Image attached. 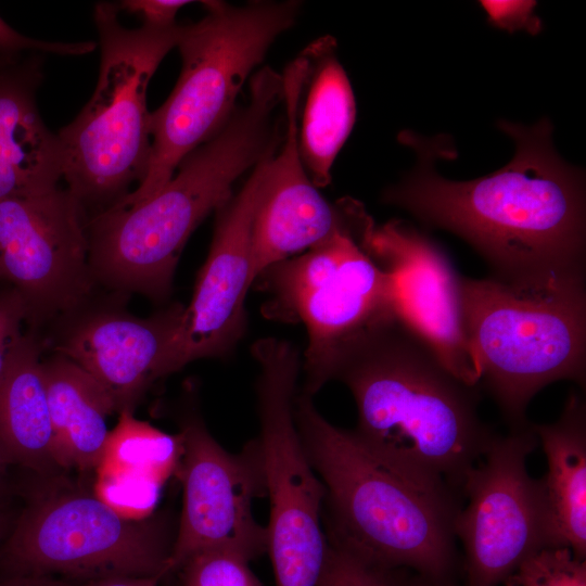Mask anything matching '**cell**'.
<instances>
[{
  "instance_id": "6da1fadb",
  "label": "cell",
  "mask_w": 586,
  "mask_h": 586,
  "mask_svg": "<svg viewBox=\"0 0 586 586\" xmlns=\"http://www.w3.org/2000/svg\"><path fill=\"white\" fill-rule=\"evenodd\" d=\"M499 128L515 143L505 167L469 181L447 180L419 148L417 169L388 188L384 202L467 241L501 281L585 273L582 171L556 153L548 119L531 127L501 120Z\"/></svg>"
},
{
  "instance_id": "7a4b0ae2",
  "label": "cell",
  "mask_w": 586,
  "mask_h": 586,
  "mask_svg": "<svg viewBox=\"0 0 586 586\" xmlns=\"http://www.w3.org/2000/svg\"><path fill=\"white\" fill-rule=\"evenodd\" d=\"M357 408L355 440L381 462L459 497L495 434L477 412L479 393L393 317L352 343L332 380Z\"/></svg>"
},
{
  "instance_id": "3957f363",
  "label": "cell",
  "mask_w": 586,
  "mask_h": 586,
  "mask_svg": "<svg viewBox=\"0 0 586 586\" xmlns=\"http://www.w3.org/2000/svg\"><path fill=\"white\" fill-rule=\"evenodd\" d=\"M250 82L246 102L156 193L132 205H111L87 221L93 279L154 300L169 294L191 233L232 198L234 181L281 142L273 115L283 100L282 76L266 66Z\"/></svg>"
},
{
  "instance_id": "277c9868",
  "label": "cell",
  "mask_w": 586,
  "mask_h": 586,
  "mask_svg": "<svg viewBox=\"0 0 586 586\" xmlns=\"http://www.w3.org/2000/svg\"><path fill=\"white\" fill-rule=\"evenodd\" d=\"M294 418L324 488L322 522L329 545L381 568H409L448 582L460 497L381 462L351 431L330 423L313 396L301 391Z\"/></svg>"
},
{
  "instance_id": "5b68a950",
  "label": "cell",
  "mask_w": 586,
  "mask_h": 586,
  "mask_svg": "<svg viewBox=\"0 0 586 586\" xmlns=\"http://www.w3.org/2000/svg\"><path fill=\"white\" fill-rule=\"evenodd\" d=\"M460 296L480 381L509 428L528 423L527 405L548 384L585 386V273L528 283L460 276Z\"/></svg>"
},
{
  "instance_id": "8992f818",
  "label": "cell",
  "mask_w": 586,
  "mask_h": 586,
  "mask_svg": "<svg viewBox=\"0 0 586 586\" xmlns=\"http://www.w3.org/2000/svg\"><path fill=\"white\" fill-rule=\"evenodd\" d=\"M203 3L207 14L181 28L176 47L182 67L176 86L151 113L146 174L113 205H132L156 193L188 154L225 126L250 74L276 38L294 24L300 8L295 1Z\"/></svg>"
},
{
  "instance_id": "52a82bcc",
  "label": "cell",
  "mask_w": 586,
  "mask_h": 586,
  "mask_svg": "<svg viewBox=\"0 0 586 586\" xmlns=\"http://www.w3.org/2000/svg\"><path fill=\"white\" fill-rule=\"evenodd\" d=\"M117 12L111 2L94 5L101 51L97 86L76 118L58 132L62 179L85 208L113 205L143 180L151 155L148 85L182 28L178 23L127 28Z\"/></svg>"
},
{
  "instance_id": "ba28073f",
  "label": "cell",
  "mask_w": 586,
  "mask_h": 586,
  "mask_svg": "<svg viewBox=\"0 0 586 586\" xmlns=\"http://www.w3.org/2000/svg\"><path fill=\"white\" fill-rule=\"evenodd\" d=\"M357 228L266 268L254 281L266 294V318L305 326L301 392L313 397L352 343L396 316L392 278L364 247Z\"/></svg>"
},
{
  "instance_id": "9c48e42d",
  "label": "cell",
  "mask_w": 586,
  "mask_h": 586,
  "mask_svg": "<svg viewBox=\"0 0 586 586\" xmlns=\"http://www.w3.org/2000/svg\"><path fill=\"white\" fill-rule=\"evenodd\" d=\"M259 366L256 438L270 502L267 531L276 586H318L329 551L322 510L324 488L304 450L294 418L302 359L281 339L252 346Z\"/></svg>"
},
{
  "instance_id": "30bf717a",
  "label": "cell",
  "mask_w": 586,
  "mask_h": 586,
  "mask_svg": "<svg viewBox=\"0 0 586 586\" xmlns=\"http://www.w3.org/2000/svg\"><path fill=\"white\" fill-rule=\"evenodd\" d=\"M168 549L158 531L128 520L86 494L53 495L35 502L18 521L8 557L23 574H59L89 582L164 576Z\"/></svg>"
},
{
  "instance_id": "8fae6325",
  "label": "cell",
  "mask_w": 586,
  "mask_h": 586,
  "mask_svg": "<svg viewBox=\"0 0 586 586\" xmlns=\"http://www.w3.org/2000/svg\"><path fill=\"white\" fill-rule=\"evenodd\" d=\"M537 443L531 422L495 433L469 471L462 491L468 504L455 521L466 553V586H498L530 555L552 547L540 481L526 468Z\"/></svg>"
},
{
  "instance_id": "7c38bea8",
  "label": "cell",
  "mask_w": 586,
  "mask_h": 586,
  "mask_svg": "<svg viewBox=\"0 0 586 586\" xmlns=\"http://www.w3.org/2000/svg\"><path fill=\"white\" fill-rule=\"evenodd\" d=\"M179 442L183 501L169 570L207 548L231 549L249 560L266 552V526L253 514L254 499L266 494L257 441L232 454L200 420L190 419L182 425Z\"/></svg>"
},
{
  "instance_id": "4fadbf2b",
  "label": "cell",
  "mask_w": 586,
  "mask_h": 586,
  "mask_svg": "<svg viewBox=\"0 0 586 586\" xmlns=\"http://www.w3.org/2000/svg\"><path fill=\"white\" fill-rule=\"evenodd\" d=\"M85 207L66 189L0 201V280L30 309L75 308L91 290Z\"/></svg>"
},
{
  "instance_id": "5bb4252c",
  "label": "cell",
  "mask_w": 586,
  "mask_h": 586,
  "mask_svg": "<svg viewBox=\"0 0 586 586\" xmlns=\"http://www.w3.org/2000/svg\"><path fill=\"white\" fill-rule=\"evenodd\" d=\"M275 151L255 165L241 191L216 211L208 255L170 345V373L194 360L225 356L244 334L245 298L255 281L253 221Z\"/></svg>"
},
{
  "instance_id": "9a60e30c",
  "label": "cell",
  "mask_w": 586,
  "mask_h": 586,
  "mask_svg": "<svg viewBox=\"0 0 586 586\" xmlns=\"http://www.w3.org/2000/svg\"><path fill=\"white\" fill-rule=\"evenodd\" d=\"M367 252L391 276L397 318L434 352L446 369L470 386L480 382L461 307L460 276L445 251L403 220L359 230Z\"/></svg>"
},
{
  "instance_id": "2e32d148",
  "label": "cell",
  "mask_w": 586,
  "mask_h": 586,
  "mask_svg": "<svg viewBox=\"0 0 586 586\" xmlns=\"http://www.w3.org/2000/svg\"><path fill=\"white\" fill-rule=\"evenodd\" d=\"M307 59L302 52L285 68L281 149L270 158L252 229V265L266 268L353 227L354 200L330 204L311 182L301 158L297 119Z\"/></svg>"
},
{
  "instance_id": "e0dca14e",
  "label": "cell",
  "mask_w": 586,
  "mask_h": 586,
  "mask_svg": "<svg viewBox=\"0 0 586 586\" xmlns=\"http://www.w3.org/2000/svg\"><path fill=\"white\" fill-rule=\"evenodd\" d=\"M184 306L149 318L101 314L86 320L56 347L129 410L155 380L170 374L169 349Z\"/></svg>"
},
{
  "instance_id": "ac0fdd59",
  "label": "cell",
  "mask_w": 586,
  "mask_h": 586,
  "mask_svg": "<svg viewBox=\"0 0 586 586\" xmlns=\"http://www.w3.org/2000/svg\"><path fill=\"white\" fill-rule=\"evenodd\" d=\"M38 56L11 58L0 66V201L53 190L63 177L60 139L36 101L42 76Z\"/></svg>"
},
{
  "instance_id": "d6986e66",
  "label": "cell",
  "mask_w": 586,
  "mask_h": 586,
  "mask_svg": "<svg viewBox=\"0 0 586 586\" xmlns=\"http://www.w3.org/2000/svg\"><path fill=\"white\" fill-rule=\"evenodd\" d=\"M335 50V40L327 36L303 51L307 72L298 110V150L317 188L330 183L333 162L356 120L353 89Z\"/></svg>"
},
{
  "instance_id": "ffe728a7",
  "label": "cell",
  "mask_w": 586,
  "mask_h": 586,
  "mask_svg": "<svg viewBox=\"0 0 586 586\" xmlns=\"http://www.w3.org/2000/svg\"><path fill=\"white\" fill-rule=\"evenodd\" d=\"M534 432L547 459L540 479L552 547H568L586 557V403L571 392L560 417L535 424Z\"/></svg>"
},
{
  "instance_id": "44dd1931",
  "label": "cell",
  "mask_w": 586,
  "mask_h": 586,
  "mask_svg": "<svg viewBox=\"0 0 586 586\" xmlns=\"http://www.w3.org/2000/svg\"><path fill=\"white\" fill-rule=\"evenodd\" d=\"M43 373L60 467L100 466L111 438L106 419L117 411L110 394L84 369L59 355Z\"/></svg>"
},
{
  "instance_id": "7402d4cb",
  "label": "cell",
  "mask_w": 586,
  "mask_h": 586,
  "mask_svg": "<svg viewBox=\"0 0 586 586\" xmlns=\"http://www.w3.org/2000/svg\"><path fill=\"white\" fill-rule=\"evenodd\" d=\"M0 450L8 463L37 471L59 466L43 361L29 337L0 384Z\"/></svg>"
},
{
  "instance_id": "603a6c76",
  "label": "cell",
  "mask_w": 586,
  "mask_h": 586,
  "mask_svg": "<svg viewBox=\"0 0 586 586\" xmlns=\"http://www.w3.org/2000/svg\"><path fill=\"white\" fill-rule=\"evenodd\" d=\"M508 586H586L585 559L568 547H544L525 558Z\"/></svg>"
},
{
  "instance_id": "cb8c5ba5",
  "label": "cell",
  "mask_w": 586,
  "mask_h": 586,
  "mask_svg": "<svg viewBox=\"0 0 586 586\" xmlns=\"http://www.w3.org/2000/svg\"><path fill=\"white\" fill-rule=\"evenodd\" d=\"M249 559L227 548L194 552L179 566L184 586H262Z\"/></svg>"
},
{
  "instance_id": "d4e9b609",
  "label": "cell",
  "mask_w": 586,
  "mask_h": 586,
  "mask_svg": "<svg viewBox=\"0 0 586 586\" xmlns=\"http://www.w3.org/2000/svg\"><path fill=\"white\" fill-rule=\"evenodd\" d=\"M399 569L371 564L343 549L329 545L318 586H406Z\"/></svg>"
},
{
  "instance_id": "484cf974",
  "label": "cell",
  "mask_w": 586,
  "mask_h": 586,
  "mask_svg": "<svg viewBox=\"0 0 586 586\" xmlns=\"http://www.w3.org/2000/svg\"><path fill=\"white\" fill-rule=\"evenodd\" d=\"M29 311L27 301L15 289L0 295V384L25 340L23 322Z\"/></svg>"
},
{
  "instance_id": "4316f807",
  "label": "cell",
  "mask_w": 586,
  "mask_h": 586,
  "mask_svg": "<svg viewBox=\"0 0 586 586\" xmlns=\"http://www.w3.org/2000/svg\"><path fill=\"white\" fill-rule=\"evenodd\" d=\"M94 49L93 41L62 42L30 38L9 26L0 17V56H15L23 52L78 56L90 53Z\"/></svg>"
},
{
  "instance_id": "83f0119b",
  "label": "cell",
  "mask_w": 586,
  "mask_h": 586,
  "mask_svg": "<svg viewBox=\"0 0 586 586\" xmlns=\"http://www.w3.org/2000/svg\"><path fill=\"white\" fill-rule=\"evenodd\" d=\"M488 21L508 31L526 30L537 34L542 22L534 13L535 1H481Z\"/></svg>"
},
{
  "instance_id": "f1b7e54d",
  "label": "cell",
  "mask_w": 586,
  "mask_h": 586,
  "mask_svg": "<svg viewBox=\"0 0 586 586\" xmlns=\"http://www.w3.org/2000/svg\"><path fill=\"white\" fill-rule=\"evenodd\" d=\"M190 3L186 0H123L116 4L125 11L142 18L143 25L168 27L175 25L178 11Z\"/></svg>"
},
{
  "instance_id": "f546056e",
  "label": "cell",
  "mask_w": 586,
  "mask_h": 586,
  "mask_svg": "<svg viewBox=\"0 0 586 586\" xmlns=\"http://www.w3.org/2000/svg\"><path fill=\"white\" fill-rule=\"evenodd\" d=\"M162 575L145 577H111L98 581H91L79 586H157ZM67 586V585H60Z\"/></svg>"
},
{
  "instance_id": "4dcf8cb0",
  "label": "cell",
  "mask_w": 586,
  "mask_h": 586,
  "mask_svg": "<svg viewBox=\"0 0 586 586\" xmlns=\"http://www.w3.org/2000/svg\"><path fill=\"white\" fill-rule=\"evenodd\" d=\"M406 586H453L449 582H438L418 575L408 579Z\"/></svg>"
},
{
  "instance_id": "1f68e13d",
  "label": "cell",
  "mask_w": 586,
  "mask_h": 586,
  "mask_svg": "<svg viewBox=\"0 0 586 586\" xmlns=\"http://www.w3.org/2000/svg\"><path fill=\"white\" fill-rule=\"evenodd\" d=\"M9 586H60L56 584L38 583L36 581L20 582Z\"/></svg>"
},
{
  "instance_id": "d6a6232c",
  "label": "cell",
  "mask_w": 586,
  "mask_h": 586,
  "mask_svg": "<svg viewBox=\"0 0 586 586\" xmlns=\"http://www.w3.org/2000/svg\"><path fill=\"white\" fill-rule=\"evenodd\" d=\"M8 464H9L8 461L5 460L4 456L2 455L0 450V482L4 475V471Z\"/></svg>"
},
{
  "instance_id": "836d02e7",
  "label": "cell",
  "mask_w": 586,
  "mask_h": 586,
  "mask_svg": "<svg viewBox=\"0 0 586 586\" xmlns=\"http://www.w3.org/2000/svg\"><path fill=\"white\" fill-rule=\"evenodd\" d=\"M12 56H0V66L8 62Z\"/></svg>"
},
{
  "instance_id": "e575fe53",
  "label": "cell",
  "mask_w": 586,
  "mask_h": 586,
  "mask_svg": "<svg viewBox=\"0 0 586 586\" xmlns=\"http://www.w3.org/2000/svg\"><path fill=\"white\" fill-rule=\"evenodd\" d=\"M0 532H1V522H0Z\"/></svg>"
}]
</instances>
